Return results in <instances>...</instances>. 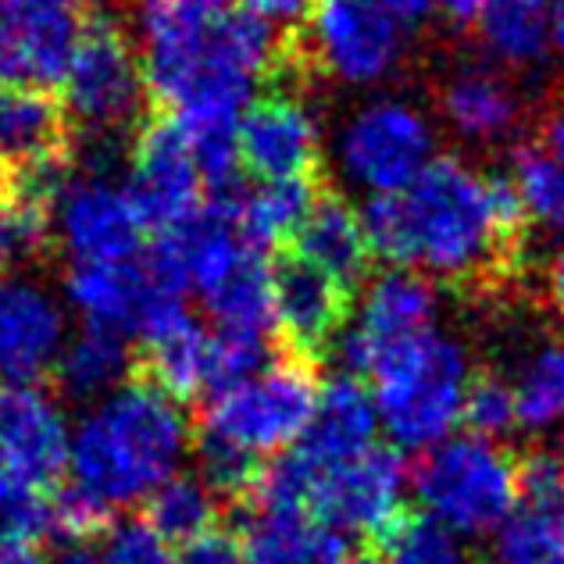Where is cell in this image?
I'll return each instance as SVG.
<instances>
[{
	"mask_svg": "<svg viewBox=\"0 0 564 564\" xmlns=\"http://www.w3.org/2000/svg\"><path fill=\"white\" fill-rule=\"evenodd\" d=\"M372 254L447 282L508 272L525 236V207L508 175H482L462 158H433L400 193L361 207Z\"/></svg>",
	"mask_w": 564,
	"mask_h": 564,
	"instance_id": "6da1fadb",
	"label": "cell"
},
{
	"mask_svg": "<svg viewBox=\"0 0 564 564\" xmlns=\"http://www.w3.org/2000/svg\"><path fill=\"white\" fill-rule=\"evenodd\" d=\"M137 25L147 90L189 137L240 129L254 83L286 54L236 0H140Z\"/></svg>",
	"mask_w": 564,
	"mask_h": 564,
	"instance_id": "7a4b0ae2",
	"label": "cell"
},
{
	"mask_svg": "<svg viewBox=\"0 0 564 564\" xmlns=\"http://www.w3.org/2000/svg\"><path fill=\"white\" fill-rule=\"evenodd\" d=\"M189 425L180 404L154 382L132 376L86 414L72 436L68 465L76 486L111 508L147 500L172 479L189 447Z\"/></svg>",
	"mask_w": 564,
	"mask_h": 564,
	"instance_id": "3957f363",
	"label": "cell"
},
{
	"mask_svg": "<svg viewBox=\"0 0 564 564\" xmlns=\"http://www.w3.org/2000/svg\"><path fill=\"white\" fill-rule=\"evenodd\" d=\"M372 400L397 447L425 451L447 440L462 422L468 390V354L454 336L425 329L404 344L386 347L372 372Z\"/></svg>",
	"mask_w": 564,
	"mask_h": 564,
	"instance_id": "277c9868",
	"label": "cell"
},
{
	"mask_svg": "<svg viewBox=\"0 0 564 564\" xmlns=\"http://www.w3.org/2000/svg\"><path fill=\"white\" fill-rule=\"evenodd\" d=\"M318 397V368L279 354L261 376L207 400L197 433L250 457H264L304 436Z\"/></svg>",
	"mask_w": 564,
	"mask_h": 564,
	"instance_id": "5b68a950",
	"label": "cell"
},
{
	"mask_svg": "<svg viewBox=\"0 0 564 564\" xmlns=\"http://www.w3.org/2000/svg\"><path fill=\"white\" fill-rule=\"evenodd\" d=\"M411 482L425 514L468 536L503 525L518 503L514 457L479 436L436 443L411 468Z\"/></svg>",
	"mask_w": 564,
	"mask_h": 564,
	"instance_id": "8992f818",
	"label": "cell"
},
{
	"mask_svg": "<svg viewBox=\"0 0 564 564\" xmlns=\"http://www.w3.org/2000/svg\"><path fill=\"white\" fill-rule=\"evenodd\" d=\"M65 115L94 132H111L137 122L147 100L143 65L126 29L111 14L86 11L72 47L65 79Z\"/></svg>",
	"mask_w": 564,
	"mask_h": 564,
	"instance_id": "52a82bcc",
	"label": "cell"
},
{
	"mask_svg": "<svg viewBox=\"0 0 564 564\" xmlns=\"http://www.w3.org/2000/svg\"><path fill=\"white\" fill-rule=\"evenodd\" d=\"M433 126L419 108L382 97L347 118L336 154L350 183L382 197L414 183V175L433 161Z\"/></svg>",
	"mask_w": 564,
	"mask_h": 564,
	"instance_id": "ba28073f",
	"label": "cell"
},
{
	"mask_svg": "<svg viewBox=\"0 0 564 564\" xmlns=\"http://www.w3.org/2000/svg\"><path fill=\"white\" fill-rule=\"evenodd\" d=\"M126 197L143 229L172 232L207 204L189 137L172 115H154L132 140Z\"/></svg>",
	"mask_w": 564,
	"mask_h": 564,
	"instance_id": "9c48e42d",
	"label": "cell"
},
{
	"mask_svg": "<svg viewBox=\"0 0 564 564\" xmlns=\"http://www.w3.org/2000/svg\"><path fill=\"white\" fill-rule=\"evenodd\" d=\"M86 0H0V86H62Z\"/></svg>",
	"mask_w": 564,
	"mask_h": 564,
	"instance_id": "30bf717a",
	"label": "cell"
},
{
	"mask_svg": "<svg viewBox=\"0 0 564 564\" xmlns=\"http://www.w3.org/2000/svg\"><path fill=\"white\" fill-rule=\"evenodd\" d=\"M311 54L350 86L386 79L404 57V33L372 0H318L311 11Z\"/></svg>",
	"mask_w": 564,
	"mask_h": 564,
	"instance_id": "8fae6325",
	"label": "cell"
},
{
	"mask_svg": "<svg viewBox=\"0 0 564 564\" xmlns=\"http://www.w3.org/2000/svg\"><path fill=\"white\" fill-rule=\"evenodd\" d=\"M408 465L393 447H368L350 462L315 475L307 514L333 532H361L376 540L379 529L400 511Z\"/></svg>",
	"mask_w": 564,
	"mask_h": 564,
	"instance_id": "7c38bea8",
	"label": "cell"
},
{
	"mask_svg": "<svg viewBox=\"0 0 564 564\" xmlns=\"http://www.w3.org/2000/svg\"><path fill=\"white\" fill-rule=\"evenodd\" d=\"M350 296H354L350 290H344L336 279L318 272L304 258H296L293 250L282 254L272 264L279 354L318 368L325 350L347 329Z\"/></svg>",
	"mask_w": 564,
	"mask_h": 564,
	"instance_id": "4fadbf2b",
	"label": "cell"
},
{
	"mask_svg": "<svg viewBox=\"0 0 564 564\" xmlns=\"http://www.w3.org/2000/svg\"><path fill=\"white\" fill-rule=\"evenodd\" d=\"M440 311L436 286L419 272L397 269L376 282H368L358 322L339 336V358L347 365V376L368 379L376 358L393 344L433 329Z\"/></svg>",
	"mask_w": 564,
	"mask_h": 564,
	"instance_id": "5bb4252c",
	"label": "cell"
},
{
	"mask_svg": "<svg viewBox=\"0 0 564 564\" xmlns=\"http://www.w3.org/2000/svg\"><path fill=\"white\" fill-rule=\"evenodd\" d=\"M240 161L261 183L315 180L322 161V129L311 108L293 94L254 100L236 129Z\"/></svg>",
	"mask_w": 564,
	"mask_h": 564,
	"instance_id": "9a60e30c",
	"label": "cell"
},
{
	"mask_svg": "<svg viewBox=\"0 0 564 564\" xmlns=\"http://www.w3.org/2000/svg\"><path fill=\"white\" fill-rule=\"evenodd\" d=\"M0 457L25 486L40 494L57 489L72 457V436L65 411L40 386L0 390Z\"/></svg>",
	"mask_w": 564,
	"mask_h": 564,
	"instance_id": "2e32d148",
	"label": "cell"
},
{
	"mask_svg": "<svg viewBox=\"0 0 564 564\" xmlns=\"http://www.w3.org/2000/svg\"><path fill=\"white\" fill-rule=\"evenodd\" d=\"M57 232L76 264H126L140 258L143 226L126 189L100 175L68 183L57 197Z\"/></svg>",
	"mask_w": 564,
	"mask_h": 564,
	"instance_id": "e0dca14e",
	"label": "cell"
},
{
	"mask_svg": "<svg viewBox=\"0 0 564 564\" xmlns=\"http://www.w3.org/2000/svg\"><path fill=\"white\" fill-rule=\"evenodd\" d=\"M65 293L68 304L83 315L86 329L115 333L122 339L140 336L165 304L186 301L183 293L154 282L140 258L126 264H72Z\"/></svg>",
	"mask_w": 564,
	"mask_h": 564,
	"instance_id": "ac0fdd59",
	"label": "cell"
},
{
	"mask_svg": "<svg viewBox=\"0 0 564 564\" xmlns=\"http://www.w3.org/2000/svg\"><path fill=\"white\" fill-rule=\"evenodd\" d=\"M65 350V307L29 279H0V376L36 386Z\"/></svg>",
	"mask_w": 564,
	"mask_h": 564,
	"instance_id": "d6986e66",
	"label": "cell"
},
{
	"mask_svg": "<svg viewBox=\"0 0 564 564\" xmlns=\"http://www.w3.org/2000/svg\"><path fill=\"white\" fill-rule=\"evenodd\" d=\"M376 422L379 411L365 382L354 376H336L322 386L315 419L304 429V436L293 443V454L304 457L315 471L336 468L372 447Z\"/></svg>",
	"mask_w": 564,
	"mask_h": 564,
	"instance_id": "ffe728a7",
	"label": "cell"
},
{
	"mask_svg": "<svg viewBox=\"0 0 564 564\" xmlns=\"http://www.w3.org/2000/svg\"><path fill=\"white\" fill-rule=\"evenodd\" d=\"M293 254L315 264L318 272L336 279L344 290H358L368 269H372V243H368L361 212L339 197V193L322 189L315 207L307 212L304 226L293 236Z\"/></svg>",
	"mask_w": 564,
	"mask_h": 564,
	"instance_id": "44dd1931",
	"label": "cell"
},
{
	"mask_svg": "<svg viewBox=\"0 0 564 564\" xmlns=\"http://www.w3.org/2000/svg\"><path fill=\"white\" fill-rule=\"evenodd\" d=\"M68 158V115L47 90L0 86V180Z\"/></svg>",
	"mask_w": 564,
	"mask_h": 564,
	"instance_id": "7402d4cb",
	"label": "cell"
},
{
	"mask_svg": "<svg viewBox=\"0 0 564 564\" xmlns=\"http://www.w3.org/2000/svg\"><path fill=\"white\" fill-rule=\"evenodd\" d=\"M236 540L243 564H339L347 557L339 532L296 511L250 508Z\"/></svg>",
	"mask_w": 564,
	"mask_h": 564,
	"instance_id": "603a6c76",
	"label": "cell"
},
{
	"mask_svg": "<svg viewBox=\"0 0 564 564\" xmlns=\"http://www.w3.org/2000/svg\"><path fill=\"white\" fill-rule=\"evenodd\" d=\"M440 111L454 132L475 143L508 140L518 118H522V100L514 86L482 65L457 68L440 90Z\"/></svg>",
	"mask_w": 564,
	"mask_h": 564,
	"instance_id": "cb8c5ba5",
	"label": "cell"
},
{
	"mask_svg": "<svg viewBox=\"0 0 564 564\" xmlns=\"http://www.w3.org/2000/svg\"><path fill=\"white\" fill-rule=\"evenodd\" d=\"M143 339V361L140 379L154 382L161 393L172 397L175 404L204 393V372H207V336L200 322L189 315V307L175 311L172 318L158 322Z\"/></svg>",
	"mask_w": 564,
	"mask_h": 564,
	"instance_id": "d4e9b609",
	"label": "cell"
},
{
	"mask_svg": "<svg viewBox=\"0 0 564 564\" xmlns=\"http://www.w3.org/2000/svg\"><path fill=\"white\" fill-rule=\"evenodd\" d=\"M508 180L514 183L529 218L564 229V111L543 126L536 140L518 147Z\"/></svg>",
	"mask_w": 564,
	"mask_h": 564,
	"instance_id": "484cf974",
	"label": "cell"
},
{
	"mask_svg": "<svg viewBox=\"0 0 564 564\" xmlns=\"http://www.w3.org/2000/svg\"><path fill=\"white\" fill-rule=\"evenodd\" d=\"M200 301L212 311L218 329H226V333L269 336V329H275L272 269H269V261L261 258V250H250V254L236 264L212 293H204Z\"/></svg>",
	"mask_w": 564,
	"mask_h": 564,
	"instance_id": "4316f807",
	"label": "cell"
},
{
	"mask_svg": "<svg viewBox=\"0 0 564 564\" xmlns=\"http://www.w3.org/2000/svg\"><path fill=\"white\" fill-rule=\"evenodd\" d=\"M143 522L169 546H189L218 529L221 500L197 475H172L143 500Z\"/></svg>",
	"mask_w": 564,
	"mask_h": 564,
	"instance_id": "83f0119b",
	"label": "cell"
},
{
	"mask_svg": "<svg viewBox=\"0 0 564 564\" xmlns=\"http://www.w3.org/2000/svg\"><path fill=\"white\" fill-rule=\"evenodd\" d=\"M546 19H551V0H482L479 29L486 47L503 65L532 68L551 51Z\"/></svg>",
	"mask_w": 564,
	"mask_h": 564,
	"instance_id": "f1b7e54d",
	"label": "cell"
},
{
	"mask_svg": "<svg viewBox=\"0 0 564 564\" xmlns=\"http://www.w3.org/2000/svg\"><path fill=\"white\" fill-rule=\"evenodd\" d=\"M54 376L57 386L76 400L115 393L132 376V354L122 336L83 329L76 339L65 344L62 358L54 365Z\"/></svg>",
	"mask_w": 564,
	"mask_h": 564,
	"instance_id": "f546056e",
	"label": "cell"
},
{
	"mask_svg": "<svg viewBox=\"0 0 564 564\" xmlns=\"http://www.w3.org/2000/svg\"><path fill=\"white\" fill-rule=\"evenodd\" d=\"M315 180L296 183H261L243 200H236V221L250 247H279L293 243L296 229L304 226L307 212L318 200Z\"/></svg>",
	"mask_w": 564,
	"mask_h": 564,
	"instance_id": "4dcf8cb0",
	"label": "cell"
},
{
	"mask_svg": "<svg viewBox=\"0 0 564 564\" xmlns=\"http://www.w3.org/2000/svg\"><path fill=\"white\" fill-rule=\"evenodd\" d=\"M376 546L382 564H465L454 529L414 508H400L379 529Z\"/></svg>",
	"mask_w": 564,
	"mask_h": 564,
	"instance_id": "1f68e13d",
	"label": "cell"
},
{
	"mask_svg": "<svg viewBox=\"0 0 564 564\" xmlns=\"http://www.w3.org/2000/svg\"><path fill=\"white\" fill-rule=\"evenodd\" d=\"M518 425L551 429L564 422V339H551L532 354L522 379L514 386Z\"/></svg>",
	"mask_w": 564,
	"mask_h": 564,
	"instance_id": "d6a6232c",
	"label": "cell"
},
{
	"mask_svg": "<svg viewBox=\"0 0 564 564\" xmlns=\"http://www.w3.org/2000/svg\"><path fill=\"white\" fill-rule=\"evenodd\" d=\"M51 240V207L0 180V272L40 258Z\"/></svg>",
	"mask_w": 564,
	"mask_h": 564,
	"instance_id": "836d02e7",
	"label": "cell"
},
{
	"mask_svg": "<svg viewBox=\"0 0 564 564\" xmlns=\"http://www.w3.org/2000/svg\"><path fill=\"white\" fill-rule=\"evenodd\" d=\"M264 368H269V336L218 329L212 339H207L204 393L218 397V393L232 390V386L261 376Z\"/></svg>",
	"mask_w": 564,
	"mask_h": 564,
	"instance_id": "e575fe53",
	"label": "cell"
},
{
	"mask_svg": "<svg viewBox=\"0 0 564 564\" xmlns=\"http://www.w3.org/2000/svg\"><path fill=\"white\" fill-rule=\"evenodd\" d=\"M51 532V494L14 475L0 479V546H33Z\"/></svg>",
	"mask_w": 564,
	"mask_h": 564,
	"instance_id": "d590c367",
	"label": "cell"
},
{
	"mask_svg": "<svg viewBox=\"0 0 564 564\" xmlns=\"http://www.w3.org/2000/svg\"><path fill=\"white\" fill-rule=\"evenodd\" d=\"M462 422L471 429V436H479V440H497L503 433H511L518 425L514 386L494 372H475L465 390Z\"/></svg>",
	"mask_w": 564,
	"mask_h": 564,
	"instance_id": "8d00e7d4",
	"label": "cell"
},
{
	"mask_svg": "<svg viewBox=\"0 0 564 564\" xmlns=\"http://www.w3.org/2000/svg\"><path fill=\"white\" fill-rule=\"evenodd\" d=\"M115 525V508L83 486H57L51 494V532L62 543H94Z\"/></svg>",
	"mask_w": 564,
	"mask_h": 564,
	"instance_id": "74e56055",
	"label": "cell"
},
{
	"mask_svg": "<svg viewBox=\"0 0 564 564\" xmlns=\"http://www.w3.org/2000/svg\"><path fill=\"white\" fill-rule=\"evenodd\" d=\"M564 536V514L522 511L500 532L503 564H557Z\"/></svg>",
	"mask_w": 564,
	"mask_h": 564,
	"instance_id": "f35d334b",
	"label": "cell"
},
{
	"mask_svg": "<svg viewBox=\"0 0 564 564\" xmlns=\"http://www.w3.org/2000/svg\"><path fill=\"white\" fill-rule=\"evenodd\" d=\"M514 482L518 503H525V511L564 514V454L536 447L514 457Z\"/></svg>",
	"mask_w": 564,
	"mask_h": 564,
	"instance_id": "ab89813d",
	"label": "cell"
},
{
	"mask_svg": "<svg viewBox=\"0 0 564 564\" xmlns=\"http://www.w3.org/2000/svg\"><path fill=\"white\" fill-rule=\"evenodd\" d=\"M100 564H180V561H175L172 546L143 518H129V522H118L104 532Z\"/></svg>",
	"mask_w": 564,
	"mask_h": 564,
	"instance_id": "60d3db41",
	"label": "cell"
},
{
	"mask_svg": "<svg viewBox=\"0 0 564 564\" xmlns=\"http://www.w3.org/2000/svg\"><path fill=\"white\" fill-rule=\"evenodd\" d=\"M318 0H236V8H240L243 14H250V19H258L261 25H269L272 33H279V29H301V22L311 19V11H315Z\"/></svg>",
	"mask_w": 564,
	"mask_h": 564,
	"instance_id": "b9f144b4",
	"label": "cell"
},
{
	"mask_svg": "<svg viewBox=\"0 0 564 564\" xmlns=\"http://www.w3.org/2000/svg\"><path fill=\"white\" fill-rule=\"evenodd\" d=\"M180 564H243L240 540L215 529V532H207V536L193 540L189 546H183Z\"/></svg>",
	"mask_w": 564,
	"mask_h": 564,
	"instance_id": "7bdbcfd3",
	"label": "cell"
},
{
	"mask_svg": "<svg viewBox=\"0 0 564 564\" xmlns=\"http://www.w3.org/2000/svg\"><path fill=\"white\" fill-rule=\"evenodd\" d=\"M372 4L382 8L400 25H419L425 22V14L433 11V0H372Z\"/></svg>",
	"mask_w": 564,
	"mask_h": 564,
	"instance_id": "ee69618b",
	"label": "cell"
},
{
	"mask_svg": "<svg viewBox=\"0 0 564 564\" xmlns=\"http://www.w3.org/2000/svg\"><path fill=\"white\" fill-rule=\"evenodd\" d=\"M433 8L457 29H468L479 22V11H482V0H433Z\"/></svg>",
	"mask_w": 564,
	"mask_h": 564,
	"instance_id": "f6af8a7d",
	"label": "cell"
},
{
	"mask_svg": "<svg viewBox=\"0 0 564 564\" xmlns=\"http://www.w3.org/2000/svg\"><path fill=\"white\" fill-rule=\"evenodd\" d=\"M546 282H551V301L557 307V315L564 318V243L554 250L551 258V275H546Z\"/></svg>",
	"mask_w": 564,
	"mask_h": 564,
	"instance_id": "bcb514c9",
	"label": "cell"
},
{
	"mask_svg": "<svg viewBox=\"0 0 564 564\" xmlns=\"http://www.w3.org/2000/svg\"><path fill=\"white\" fill-rule=\"evenodd\" d=\"M546 36H551V51L564 62V0H551V19H546Z\"/></svg>",
	"mask_w": 564,
	"mask_h": 564,
	"instance_id": "7dc6e473",
	"label": "cell"
},
{
	"mask_svg": "<svg viewBox=\"0 0 564 564\" xmlns=\"http://www.w3.org/2000/svg\"><path fill=\"white\" fill-rule=\"evenodd\" d=\"M54 564H100V551H94L90 543H65Z\"/></svg>",
	"mask_w": 564,
	"mask_h": 564,
	"instance_id": "c3c4849f",
	"label": "cell"
},
{
	"mask_svg": "<svg viewBox=\"0 0 564 564\" xmlns=\"http://www.w3.org/2000/svg\"><path fill=\"white\" fill-rule=\"evenodd\" d=\"M0 564H43L33 546H0Z\"/></svg>",
	"mask_w": 564,
	"mask_h": 564,
	"instance_id": "681fc988",
	"label": "cell"
},
{
	"mask_svg": "<svg viewBox=\"0 0 564 564\" xmlns=\"http://www.w3.org/2000/svg\"><path fill=\"white\" fill-rule=\"evenodd\" d=\"M339 564H382L379 554H354V557H344Z\"/></svg>",
	"mask_w": 564,
	"mask_h": 564,
	"instance_id": "f907efd6",
	"label": "cell"
},
{
	"mask_svg": "<svg viewBox=\"0 0 564 564\" xmlns=\"http://www.w3.org/2000/svg\"><path fill=\"white\" fill-rule=\"evenodd\" d=\"M4 475H11V471H8V465H4V457H0V479H4Z\"/></svg>",
	"mask_w": 564,
	"mask_h": 564,
	"instance_id": "816d5d0a",
	"label": "cell"
},
{
	"mask_svg": "<svg viewBox=\"0 0 564 564\" xmlns=\"http://www.w3.org/2000/svg\"><path fill=\"white\" fill-rule=\"evenodd\" d=\"M557 564H564V536H561V554H557Z\"/></svg>",
	"mask_w": 564,
	"mask_h": 564,
	"instance_id": "f5cc1de1",
	"label": "cell"
}]
</instances>
